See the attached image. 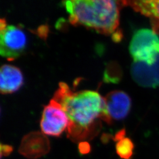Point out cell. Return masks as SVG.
<instances>
[{"instance_id":"1","label":"cell","mask_w":159,"mask_h":159,"mask_svg":"<svg viewBox=\"0 0 159 159\" xmlns=\"http://www.w3.org/2000/svg\"><path fill=\"white\" fill-rule=\"evenodd\" d=\"M52 98L68 116L67 135L73 142L93 139L101 129V120L107 122L104 98L98 91H73L67 84L60 82Z\"/></svg>"},{"instance_id":"3","label":"cell","mask_w":159,"mask_h":159,"mask_svg":"<svg viewBox=\"0 0 159 159\" xmlns=\"http://www.w3.org/2000/svg\"><path fill=\"white\" fill-rule=\"evenodd\" d=\"M129 51L134 61L148 66L157 62L159 58V37L153 30H137L130 42Z\"/></svg>"},{"instance_id":"11","label":"cell","mask_w":159,"mask_h":159,"mask_svg":"<svg viewBox=\"0 0 159 159\" xmlns=\"http://www.w3.org/2000/svg\"><path fill=\"white\" fill-rule=\"evenodd\" d=\"M134 148V143L129 137H122L116 142V153L121 159H131Z\"/></svg>"},{"instance_id":"12","label":"cell","mask_w":159,"mask_h":159,"mask_svg":"<svg viewBox=\"0 0 159 159\" xmlns=\"http://www.w3.org/2000/svg\"><path fill=\"white\" fill-rule=\"evenodd\" d=\"M121 72L117 65L109 66L104 74V81L106 83H118L121 79Z\"/></svg>"},{"instance_id":"5","label":"cell","mask_w":159,"mask_h":159,"mask_svg":"<svg viewBox=\"0 0 159 159\" xmlns=\"http://www.w3.org/2000/svg\"><path fill=\"white\" fill-rule=\"evenodd\" d=\"M69 120L61 105L52 98L44 107L40 121L41 132L50 136L60 137L67 129Z\"/></svg>"},{"instance_id":"13","label":"cell","mask_w":159,"mask_h":159,"mask_svg":"<svg viewBox=\"0 0 159 159\" xmlns=\"http://www.w3.org/2000/svg\"><path fill=\"white\" fill-rule=\"evenodd\" d=\"M13 151V148L11 146L7 144H1V157L8 156Z\"/></svg>"},{"instance_id":"8","label":"cell","mask_w":159,"mask_h":159,"mask_svg":"<svg viewBox=\"0 0 159 159\" xmlns=\"http://www.w3.org/2000/svg\"><path fill=\"white\" fill-rule=\"evenodd\" d=\"M133 80L143 87L155 89L159 87V58L157 62L148 66L144 63L133 61L131 67Z\"/></svg>"},{"instance_id":"2","label":"cell","mask_w":159,"mask_h":159,"mask_svg":"<svg viewBox=\"0 0 159 159\" xmlns=\"http://www.w3.org/2000/svg\"><path fill=\"white\" fill-rule=\"evenodd\" d=\"M69 14V21L97 33L110 35L116 42L123 37L119 29L122 0H62Z\"/></svg>"},{"instance_id":"6","label":"cell","mask_w":159,"mask_h":159,"mask_svg":"<svg viewBox=\"0 0 159 159\" xmlns=\"http://www.w3.org/2000/svg\"><path fill=\"white\" fill-rule=\"evenodd\" d=\"M104 98L107 124H111L113 120L125 119L129 115L131 108V99L125 91H111Z\"/></svg>"},{"instance_id":"4","label":"cell","mask_w":159,"mask_h":159,"mask_svg":"<svg viewBox=\"0 0 159 159\" xmlns=\"http://www.w3.org/2000/svg\"><path fill=\"white\" fill-rule=\"evenodd\" d=\"M0 53L8 61L20 57L26 48L27 39L23 30L7 24L5 18L0 20Z\"/></svg>"},{"instance_id":"14","label":"cell","mask_w":159,"mask_h":159,"mask_svg":"<svg viewBox=\"0 0 159 159\" xmlns=\"http://www.w3.org/2000/svg\"><path fill=\"white\" fill-rule=\"evenodd\" d=\"M79 149L80 153L83 154L89 153L90 152V145L87 142H81L79 143Z\"/></svg>"},{"instance_id":"7","label":"cell","mask_w":159,"mask_h":159,"mask_svg":"<svg viewBox=\"0 0 159 159\" xmlns=\"http://www.w3.org/2000/svg\"><path fill=\"white\" fill-rule=\"evenodd\" d=\"M50 143L46 134L40 131H33L24 137L18 152L30 159L40 158L50 152Z\"/></svg>"},{"instance_id":"9","label":"cell","mask_w":159,"mask_h":159,"mask_svg":"<svg viewBox=\"0 0 159 159\" xmlns=\"http://www.w3.org/2000/svg\"><path fill=\"white\" fill-rule=\"evenodd\" d=\"M24 84V77L20 68L4 64L0 71V91L2 94L18 91Z\"/></svg>"},{"instance_id":"10","label":"cell","mask_w":159,"mask_h":159,"mask_svg":"<svg viewBox=\"0 0 159 159\" xmlns=\"http://www.w3.org/2000/svg\"><path fill=\"white\" fill-rule=\"evenodd\" d=\"M128 6L149 18L152 29L159 34V0H122Z\"/></svg>"}]
</instances>
